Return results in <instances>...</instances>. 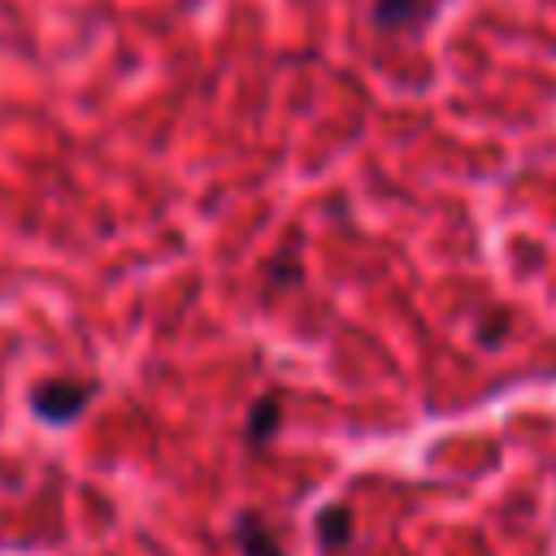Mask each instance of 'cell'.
<instances>
[{"label": "cell", "mask_w": 556, "mask_h": 556, "mask_svg": "<svg viewBox=\"0 0 556 556\" xmlns=\"http://www.w3.org/2000/svg\"><path fill=\"white\" fill-rule=\"evenodd\" d=\"M91 382H78V378H48V382H39L35 391H30V408L43 417V421H56V426H65V421H74L83 408H87V400H91Z\"/></svg>", "instance_id": "6da1fadb"}, {"label": "cell", "mask_w": 556, "mask_h": 556, "mask_svg": "<svg viewBox=\"0 0 556 556\" xmlns=\"http://www.w3.org/2000/svg\"><path fill=\"white\" fill-rule=\"evenodd\" d=\"M430 13H434V0H374L369 22L382 35H400V30H413V26L430 22Z\"/></svg>", "instance_id": "7a4b0ae2"}, {"label": "cell", "mask_w": 556, "mask_h": 556, "mask_svg": "<svg viewBox=\"0 0 556 556\" xmlns=\"http://www.w3.org/2000/svg\"><path fill=\"white\" fill-rule=\"evenodd\" d=\"M235 534H239V547L248 552V556H282V547H278V539L261 526V517H252V513H243L239 521H235Z\"/></svg>", "instance_id": "3957f363"}, {"label": "cell", "mask_w": 556, "mask_h": 556, "mask_svg": "<svg viewBox=\"0 0 556 556\" xmlns=\"http://www.w3.org/2000/svg\"><path fill=\"white\" fill-rule=\"evenodd\" d=\"M274 430H278V395L269 391V395H261V400L248 408V426H243V434H248L252 447H261Z\"/></svg>", "instance_id": "277c9868"}, {"label": "cell", "mask_w": 556, "mask_h": 556, "mask_svg": "<svg viewBox=\"0 0 556 556\" xmlns=\"http://www.w3.org/2000/svg\"><path fill=\"white\" fill-rule=\"evenodd\" d=\"M300 278H304V269H300V252L295 248H282L278 256H269L265 261V287L274 291V287H300Z\"/></svg>", "instance_id": "5b68a950"}, {"label": "cell", "mask_w": 556, "mask_h": 556, "mask_svg": "<svg viewBox=\"0 0 556 556\" xmlns=\"http://www.w3.org/2000/svg\"><path fill=\"white\" fill-rule=\"evenodd\" d=\"M317 534H321V543H326V547H343V543H348V534H352V513H348L343 504L321 508V517H317Z\"/></svg>", "instance_id": "8992f818"}, {"label": "cell", "mask_w": 556, "mask_h": 556, "mask_svg": "<svg viewBox=\"0 0 556 556\" xmlns=\"http://www.w3.org/2000/svg\"><path fill=\"white\" fill-rule=\"evenodd\" d=\"M508 330H513V317H508L504 308H495L491 317H478V326H473V343H478V348H500Z\"/></svg>", "instance_id": "52a82bcc"}]
</instances>
